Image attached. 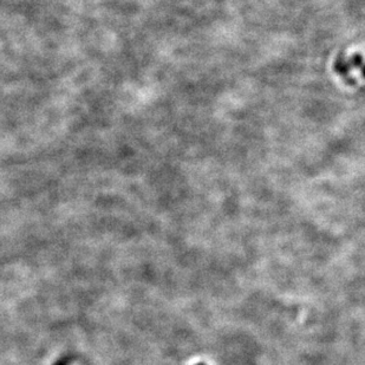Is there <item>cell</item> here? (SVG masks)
I'll list each match as a JSON object with an SVG mask.
<instances>
[{
	"label": "cell",
	"instance_id": "cell-1",
	"mask_svg": "<svg viewBox=\"0 0 365 365\" xmlns=\"http://www.w3.org/2000/svg\"><path fill=\"white\" fill-rule=\"evenodd\" d=\"M198 365H203V364H198Z\"/></svg>",
	"mask_w": 365,
	"mask_h": 365
}]
</instances>
